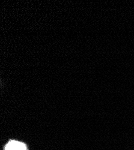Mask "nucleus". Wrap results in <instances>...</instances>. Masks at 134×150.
<instances>
[{"mask_svg": "<svg viewBox=\"0 0 134 150\" xmlns=\"http://www.w3.org/2000/svg\"><path fill=\"white\" fill-rule=\"evenodd\" d=\"M5 150H27V148L22 142L11 141L6 145Z\"/></svg>", "mask_w": 134, "mask_h": 150, "instance_id": "obj_1", "label": "nucleus"}]
</instances>
